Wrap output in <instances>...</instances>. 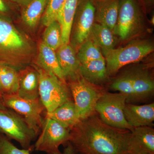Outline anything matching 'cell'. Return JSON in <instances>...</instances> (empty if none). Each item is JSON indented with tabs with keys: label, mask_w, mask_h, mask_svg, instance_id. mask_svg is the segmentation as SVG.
Returning <instances> with one entry per match:
<instances>
[{
	"label": "cell",
	"mask_w": 154,
	"mask_h": 154,
	"mask_svg": "<svg viewBox=\"0 0 154 154\" xmlns=\"http://www.w3.org/2000/svg\"><path fill=\"white\" fill-rule=\"evenodd\" d=\"M80 63L104 58L100 48L92 39L86 40L81 45L77 56Z\"/></svg>",
	"instance_id": "484cf974"
},
{
	"label": "cell",
	"mask_w": 154,
	"mask_h": 154,
	"mask_svg": "<svg viewBox=\"0 0 154 154\" xmlns=\"http://www.w3.org/2000/svg\"><path fill=\"white\" fill-rule=\"evenodd\" d=\"M127 97L124 94L105 92L96 102L95 111L102 121L113 127L132 131L124 114Z\"/></svg>",
	"instance_id": "8992f818"
},
{
	"label": "cell",
	"mask_w": 154,
	"mask_h": 154,
	"mask_svg": "<svg viewBox=\"0 0 154 154\" xmlns=\"http://www.w3.org/2000/svg\"><path fill=\"white\" fill-rule=\"evenodd\" d=\"M79 0H64L60 9L57 21L61 28L63 44H68Z\"/></svg>",
	"instance_id": "2e32d148"
},
{
	"label": "cell",
	"mask_w": 154,
	"mask_h": 154,
	"mask_svg": "<svg viewBox=\"0 0 154 154\" xmlns=\"http://www.w3.org/2000/svg\"><path fill=\"white\" fill-rule=\"evenodd\" d=\"M110 88L126 96V103L134 104V91L131 72L117 77L110 85Z\"/></svg>",
	"instance_id": "d4e9b609"
},
{
	"label": "cell",
	"mask_w": 154,
	"mask_h": 154,
	"mask_svg": "<svg viewBox=\"0 0 154 154\" xmlns=\"http://www.w3.org/2000/svg\"><path fill=\"white\" fill-rule=\"evenodd\" d=\"M90 36L104 54L115 47L116 41L113 31L105 25L94 23Z\"/></svg>",
	"instance_id": "44dd1931"
},
{
	"label": "cell",
	"mask_w": 154,
	"mask_h": 154,
	"mask_svg": "<svg viewBox=\"0 0 154 154\" xmlns=\"http://www.w3.org/2000/svg\"><path fill=\"white\" fill-rule=\"evenodd\" d=\"M19 74V96L29 99L39 98L37 70L27 69Z\"/></svg>",
	"instance_id": "ac0fdd59"
},
{
	"label": "cell",
	"mask_w": 154,
	"mask_h": 154,
	"mask_svg": "<svg viewBox=\"0 0 154 154\" xmlns=\"http://www.w3.org/2000/svg\"><path fill=\"white\" fill-rule=\"evenodd\" d=\"M56 51L57 57L66 81L79 73L81 63L69 43L62 44Z\"/></svg>",
	"instance_id": "9a60e30c"
},
{
	"label": "cell",
	"mask_w": 154,
	"mask_h": 154,
	"mask_svg": "<svg viewBox=\"0 0 154 154\" xmlns=\"http://www.w3.org/2000/svg\"><path fill=\"white\" fill-rule=\"evenodd\" d=\"M132 154H152L143 150L140 148L137 147L133 152Z\"/></svg>",
	"instance_id": "1f68e13d"
},
{
	"label": "cell",
	"mask_w": 154,
	"mask_h": 154,
	"mask_svg": "<svg viewBox=\"0 0 154 154\" xmlns=\"http://www.w3.org/2000/svg\"><path fill=\"white\" fill-rule=\"evenodd\" d=\"M131 132L133 140L143 150L154 154V129L152 127L134 128Z\"/></svg>",
	"instance_id": "cb8c5ba5"
},
{
	"label": "cell",
	"mask_w": 154,
	"mask_h": 154,
	"mask_svg": "<svg viewBox=\"0 0 154 154\" xmlns=\"http://www.w3.org/2000/svg\"><path fill=\"white\" fill-rule=\"evenodd\" d=\"M79 73L89 82L99 85L108 76L105 58L80 64Z\"/></svg>",
	"instance_id": "e0dca14e"
},
{
	"label": "cell",
	"mask_w": 154,
	"mask_h": 154,
	"mask_svg": "<svg viewBox=\"0 0 154 154\" xmlns=\"http://www.w3.org/2000/svg\"><path fill=\"white\" fill-rule=\"evenodd\" d=\"M125 117L133 128L142 126L153 127L154 121V103L137 105L126 103L124 110Z\"/></svg>",
	"instance_id": "4fadbf2b"
},
{
	"label": "cell",
	"mask_w": 154,
	"mask_h": 154,
	"mask_svg": "<svg viewBox=\"0 0 154 154\" xmlns=\"http://www.w3.org/2000/svg\"><path fill=\"white\" fill-rule=\"evenodd\" d=\"M134 91V104L143 102L154 96V82L149 72L146 69L131 72Z\"/></svg>",
	"instance_id": "7c38bea8"
},
{
	"label": "cell",
	"mask_w": 154,
	"mask_h": 154,
	"mask_svg": "<svg viewBox=\"0 0 154 154\" xmlns=\"http://www.w3.org/2000/svg\"><path fill=\"white\" fill-rule=\"evenodd\" d=\"M2 99L6 108L21 115L37 135L40 134L44 119L42 115L45 108L39 98L29 99L17 94H3Z\"/></svg>",
	"instance_id": "52a82bcc"
},
{
	"label": "cell",
	"mask_w": 154,
	"mask_h": 154,
	"mask_svg": "<svg viewBox=\"0 0 154 154\" xmlns=\"http://www.w3.org/2000/svg\"><path fill=\"white\" fill-rule=\"evenodd\" d=\"M33 146L36 151L47 154H63L60 146L68 143L70 129L51 119L45 117L41 132Z\"/></svg>",
	"instance_id": "ba28073f"
},
{
	"label": "cell",
	"mask_w": 154,
	"mask_h": 154,
	"mask_svg": "<svg viewBox=\"0 0 154 154\" xmlns=\"http://www.w3.org/2000/svg\"><path fill=\"white\" fill-rule=\"evenodd\" d=\"M64 0H48L42 17V24L47 26L57 21L58 15Z\"/></svg>",
	"instance_id": "83f0119b"
},
{
	"label": "cell",
	"mask_w": 154,
	"mask_h": 154,
	"mask_svg": "<svg viewBox=\"0 0 154 154\" xmlns=\"http://www.w3.org/2000/svg\"><path fill=\"white\" fill-rule=\"evenodd\" d=\"M0 133L19 143L22 149L32 151L31 143L37 134L21 115L7 108L0 109Z\"/></svg>",
	"instance_id": "5b68a950"
},
{
	"label": "cell",
	"mask_w": 154,
	"mask_h": 154,
	"mask_svg": "<svg viewBox=\"0 0 154 154\" xmlns=\"http://www.w3.org/2000/svg\"><path fill=\"white\" fill-rule=\"evenodd\" d=\"M154 45L146 40L131 42L123 47L114 48L104 54L108 76L129 64L137 62L153 51Z\"/></svg>",
	"instance_id": "3957f363"
},
{
	"label": "cell",
	"mask_w": 154,
	"mask_h": 154,
	"mask_svg": "<svg viewBox=\"0 0 154 154\" xmlns=\"http://www.w3.org/2000/svg\"><path fill=\"white\" fill-rule=\"evenodd\" d=\"M95 4L92 0H81L78 4L74 38L75 43L81 45L90 37L95 20Z\"/></svg>",
	"instance_id": "8fae6325"
},
{
	"label": "cell",
	"mask_w": 154,
	"mask_h": 154,
	"mask_svg": "<svg viewBox=\"0 0 154 154\" xmlns=\"http://www.w3.org/2000/svg\"><path fill=\"white\" fill-rule=\"evenodd\" d=\"M63 154H75L73 149L69 143L66 144V146L64 149Z\"/></svg>",
	"instance_id": "4dcf8cb0"
},
{
	"label": "cell",
	"mask_w": 154,
	"mask_h": 154,
	"mask_svg": "<svg viewBox=\"0 0 154 154\" xmlns=\"http://www.w3.org/2000/svg\"><path fill=\"white\" fill-rule=\"evenodd\" d=\"M37 70L39 79V99L45 108L46 114L51 113L67 101L73 100L66 83L43 69Z\"/></svg>",
	"instance_id": "277c9868"
},
{
	"label": "cell",
	"mask_w": 154,
	"mask_h": 154,
	"mask_svg": "<svg viewBox=\"0 0 154 154\" xmlns=\"http://www.w3.org/2000/svg\"><path fill=\"white\" fill-rule=\"evenodd\" d=\"M68 143L75 154H132L135 146L131 131L106 124L96 113L71 128Z\"/></svg>",
	"instance_id": "6da1fadb"
},
{
	"label": "cell",
	"mask_w": 154,
	"mask_h": 154,
	"mask_svg": "<svg viewBox=\"0 0 154 154\" xmlns=\"http://www.w3.org/2000/svg\"><path fill=\"white\" fill-rule=\"evenodd\" d=\"M48 0H32L22 11L23 22L30 28L35 27L44 14Z\"/></svg>",
	"instance_id": "603a6c76"
},
{
	"label": "cell",
	"mask_w": 154,
	"mask_h": 154,
	"mask_svg": "<svg viewBox=\"0 0 154 154\" xmlns=\"http://www.w3.org/2000/svg\"><path fill=\"white\" fill-rule=\"evenodd\" d=\"M9 11V6L5 0H0V18L1 15L6 14Z\"/></svg>",
	"instance_id": "f546056e"
},
{
	"label": "cell",
	"mask_w": 154,
	"mask_h": 154,
	"mask_svg": "<svg viewBox=\"0 0 154 154\" xmlns=\"http://www.w3.org/2000/svg\"><path fill=\"white\" fill-rule=\"evenodd\" d=\"M45 117L51 119L70 129L80 120L73 100H69L49 113Z\"/></svg>",
	"instance_id": "ffe728a7"
},
{
	"label": "cell",
	"mask_w": 154,
	"mask_h": 154,
	"mask_svg": "<svg viewBox=\"0 0 154 154\" xmlns=\"http://www.w3.org/2000/svg\"><path fill=\"white\" fill-rule=\"evenodd\" d=\"M142 23L140 9L136 0H119L118 17L114 31L122 40L137 33Z\"/></svg>",
	"instance_id": "9c48e42d"
},
{
	"label": "cell",
	"mask_w": 154,
	"mask_h": 154,
	"mask_svg": "<svg viewBox=\"0 0 154 154\" xmlns=\"http://www.w3.org/2000/svg\"><path fill=\"white\" fill-rule=\"evenodd\" d=\"M67 85L80 119L87 118L96 113V102L106 91L100 86L89 82L79 73L75 76L67 79Z\"/></svg>",
	"instance_id": "7a4b0ae2"
},
{
	"label": "cell",
	"mask_w": 154,
	"mask_h": 154,
	"mask_svg": "<svg viewBox=\"0 0 154 154\" xmlns=\"http://www.w3.org/2000/svg\"><path fill=\"white\" fill-rule=\"evenodd\" d=\"M119 0H98L95 4V20L114 31L118 19Z\"/></svg>",
	"instance_id": "5bb4252c"
},
{
	"label": "cell",
	"mask_w": 154,
	"mask_h": 154,
	"mask_svg": "<svg viewBox=\"0 0 154 154\" xmlns=\"http://www.w3.org/2000/svg\"><path fill=\"white\" fill-rule=\"evenodd\" d=\"M46 27L43 33L42 42L55 51L63 44L60 24L56 21Z\"/></svg>",
	"instance_id": "4316f807"
},
{
	"label": "cell",
	"mask_w": 154,
	"mask_h": 154,
	"mask_svg": "<svg viewBox=\"0 0 154 154\" xmlns=\"http://www.w3.org/2000/svg\"><path fill=\"white\" fill-rule=\"evenodd\" d=\"M3 94L2 89V86H1V83H0V95L2 96Z\"/></svg>",
	"instance_id": "e575fe53"
},
{
	"label": "cell",
	"mask_w": 154,
	"mask_h": 154,
	"mask_svg": "<svg viewBox=\"0 0 154 154\" xmlns=\"http://www.w3.org/2000/svg\"><path fill=\"white\" fill-rule=\"evenodd\" d=\"M14 1L22 5L25 6L32 0H14Z\"/></svg>",
	"instance_id": "d6a6232c"
},
{
	"label": "cell",
	"mask_w": 154,
	"mask_h": 154,
	"mask_svg": "<svg viewBox=\"0 0 154 154\" xmlns=\"http://www.w3.org/2000/svg\"><path fill=\"white\" fill-rule=\"evenodd\" d=\"M29 149L17 148L5 135L0 133V154H30Z\"/></svg>",
	"instance_id": "f1b7e54d"
},
{
	"label": "cell",
	"mask_w": 154,
	"mask_h": 154,
	"mask_svg": "<svg viewBox=\"0 0 154 154\" xmlns=\"http://www.w3.org/2000/svg\"><path fill=\"white\" fill-rule=\"evenodd\" d=\"M26 43L13 25L0 18V63L8 64L9 57L25 49Z\"/></svg>",
	"instance_id": "30bf717a"
},
{
	"label": "cell",
	"mask_w": 154,
	"mask_h": 154,
	"mask_svg": "<svg viewBox=\"0 0 154 154\" xmlns=\"http://www.w3.org/2000/svg\"><path fill=\"white\" fill-rule=\"evenodd\" d=\"M0 83L3 94H17L19 88V74L8 64L0 63Z\"/></svg>",
	"instance_id": "7402d4cb"
},
{
	"label": "cell",
	"mask_w": 154,
	"mask_h": 154,
	"mask_svg": "<svg viewBox=\"0 0 154 154\" xmlns=\"http://www.w3.org/2000/svg\"><path fill=\"white\" fill-rule=\"evenodd\" d=\"M38 64L40 68L51 73L66 83L63 72L58 61L55 51L41 42L39 45Z\"/></svg>",
	"instance_id": "d6986e66"
},
{
	"label": "cell",
	"mask_w": 154,
	"mask_h": 154,
	"mask_svg": "<svg viewBox=\"0 0 154 154\" xmlns=\"http://www.w3.org/2000/svg\"><path fill=\"white\" fill-rule=\"evenodd\" d=\"M6 107H5L3 103L2 99V96L0 95V109H5Z\"/></svg>",
	"instance_id": "836d02e7"
}]
</instances>
